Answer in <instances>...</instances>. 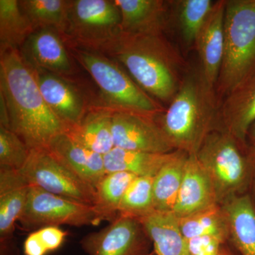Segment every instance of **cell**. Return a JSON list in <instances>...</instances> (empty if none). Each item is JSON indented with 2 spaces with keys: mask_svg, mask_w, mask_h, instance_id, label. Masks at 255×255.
Wrapping results in <instances>:
<instances>
[{
  "mask_svg": "<svg viewBox=\"0 0 255 255\" xmlns=\"http://www.w3.org/2000/svg\"><path fill=\"white\" fill-rule=\"evenodd\" d=\"M0 94L4 97L9 129L32 149L46 148L68 129L47 105L31 69L19 50L0 54Z\"/></svg>",
  "mask_w": 255,
  "mask_h": 255,
  "instance_id": "1",
  "label": "cell"
},
{
  "mask_svg": "<svg viewBox=\"0 0 255 255\" xmlns=\"http://www.w3.org/2000/svg\"><path fill=\"white\" fill-rule=\"evenodd\" d=\"M106 55L122 65L146 93L167 105L189 67L164 34L122 33Z\"/></svg>",
  "mask_w": 255,
  "mask_h": 255,
  "instance_id": "2",
  "label": "cell"
},
{
  "mask_svg": "<svg viewBox=\"0 0 255 255\" xmlns=\"http://www.w3.org/2000/svg\"><path fill=\"white\" fill-rule=\"evenodd\" d=\"M220 105L200 66L189 65L175 96L159 115L158 124L174 150L196 154L220 124Z\"/></svg>",
  "mask_w": 255,
  "mask_h": 255,
  "instance_id": "3",
  "label": "cell"
},
{
  "mask_svg": "<svg viewBox=\"0 0 255 255\" xmlns=\"http://www.w3.org/2000/svg\"><path fill=\"white\" fill-rule=\"evenodd\" d=\"M224 37L219 99L255 75V0H226Z\"/></svg>",
  "mask_w": 255,
  "mask_h": 255,
  "instance_id": "4",
  "label": "cell"
},
{
  "mask_svg": "<svg viewBox=\"0 0 255 255\" xmlns=\"http://www.w3.org/2000/svg\"><path fill=\"white\" fill-rule=\"evenodd\" d=\"M71 54L100 89L107 108L155 119L165 109L132 80L122 65L103 53L71 47Z\"/></svg>",
  "mask_w": 255,
  "mask_h": 255,
  "instance_id": "5",
  "label": "cell"
},
{
  "mask_svg": "<svg viewBox=\"0 0 255 255\" xmlns=\"http://www.w3.org/2000/svg\"><path fill=\"white\" fill-rule=\"evenodd\" d=\"M196 156L212 182L218 204L247 194L254 159L229 132L223 128L210 132Z\"/></svg>",
  "mask_w": 255,
  "mask_h": 255,
  "instance_id": "6",
  "label": "cell"
},
{
  "mask_svg": "<svg viewBox=\"0 0 255 255\" xmlns=\"http://www.w3.org/2000/svg\"><path fill=\"white\" fill-rule=\"evenodd\" d=\"M121 24L114 0H70L65 42L106 55L122 34Z\"/></svg>",
  "mask_w": 255,
  "mask_h": 255,
  "instance_id": "7",
  "label": "cell"
},
{
  "mask_svg": "<svg viewBox=\"0 0 255 255\" xmlns=\"http://www.w3.org/2000/svg\"><path fill=\"white\" fill-rule=\"evenodd\" d=\"M103 221L95 206L52 194L30 186L26 205L18 222L23 229L38 230L47 226L82 227Z\"/></svg>",
  "mask_w": 255,
  "mask_h": 255,
  "instance_id": "8",
  "label": "cell"
},
{
  "mask_svg": "<svg viewBox=\"0 0 255 255\" xmlns=\"http://www.w3.org/2000/svg\"><path fill=\"white\" fill-rule=\"evenodd\" d=\"M20 173L30 186L94 206L95 189L65 167L47 148L32 149Z\"/></svg>",
  "mask_w": 255,
  "mask_h": 255,
  "instance_id": "9",
  "label": "cell"
},
{
  "mask_svg": "<svg viewBox=\"0 0 255 255\" xmlns=\"http://www.w3.org/2000/svg\"><path fill=\"white\" fill-rule=\"evenodd\" d=\"M147 242L151 241L138 219L119 216L80 243L88 255H147Z\"/></svg>",
  "mask_w": 255,
  "mask_h": 255,
  "instance_id": "10",
  "label": "cell"
},
{
  "mask_svg": "<svg viewBox=\"0 0 255 255\" xmlns=\"http://www.w3.org/2000/svg\"><path fill=\"white\" fill-rule=\"evenodd\" d=\"M155 119L114 111L112 133L114 147L149 153L167 154L173 152V146Z\"/></svg>",
  "mask_w": 255,
  "mask_h": 255,
  "instance_id": "11",
  "label": "cell"
},
{
  "mask_svg": "<svg viewBox=\"0 0 255 255\" xmlns=\"http://www.w3.org/2000/svg\"><path fill=\"white\" fill-rule=\"evenodd\" d=\"M30 68L47 105L68 131L78 125L90 111L80 90L65 77L40 69Z\"/></svg>",
  "mask_w": 255,
  "mask_h": 255,
  "instance_id": "12",
  "label": "cell"
},
{
  "mask_svg": "<svg viewBox=\"0 0 255 255\" xmlns=\"http://www.w3.org/2000/svg\"><path fill=\"white\" fill-rule=\"evenodd\" d=\"M30 185L19 171L0 167V255H19L14 233Z\"/></svg>",
  "mask_w": 255,
  "mask_h": 255,
  "instance_id": "13",
  "label": "cell"
},
{
  "mask_svg": "<svg viewBox=\"0 0 255 255\" xmlns=\"http://www.w3.org/2000/svg\"><path fill=\"white\" fill-rule=\"evenodd\" d=\"M65 43L63 37L55 30H36L20 48V54L30 68L68 78L75 73V68Z\"/></svg>",
  "mask_w": 255,
  "mask_h": 255,
  "instance_id": "14",
  "label": "cell"
},
{
  "mask_svg": "<svg viewBox=\"0 0 255 255\" xmlns=\"http://www.w3.org/2000/svg\"><path fill=\"white\" fill-rule=\"evenodd\" d=\"M126 34H164L172 23V1L114 0Z\"/></svg>",
  "mask_w": 255,
  "mask_h": 255,
  "instance_id": "15",
  "label": "cell"
},
{
  "mask_svg": "<svg viewBox=\"0 0 255 255\" xmlns=\"http://www.w3.org/2000/svg\"><path fill=\"white\" fill-rule=\"evenodd\" d=\"M225 11L226 0L215 1L194 44L199 55L201 71L210 86L215 90L224 53Z\"/></svg>",
  "mask_w": 255,
  "mask_h": 255,
  "instance_id": "16",
  "label": "cell"
},
{
  "mask_svg": "<svg viewBox=\"0 0 255 255\" xmlns=\"http://www.w3.org/2000/svg\"><path fill=\"white\" fill-rule=\"evenodd\" d=\"M211 179L196 154H189L182 184L172 213L178 219L218 205Z\"/></svg>",
  "mask_w": 255,
  "mask_h": 255,
  "instance_id": "17",
  "label": "cell"
},
{
  "mask_svg": "<svg viewBox=\"0 0 255 255\" xmlns=\"http://www.w3.org/2000/svg\"><path fill=\"white\" fill-rule=\"evenodd\" d=\"M46 148L93 189H96L107 174L104 156L80 145L67 132L55 136Z\"/></svg>",
  "mask_w": 255,
  "mask_h": 255,
  "instance_id": "18",
  "label": "cell"
},
{
  "mask_svg": "<svg viewBox=\"0 0 255 255\" xmlns=\"http://www.w3.org/2000/svg\"><path fill=\"white\" fill-rule=\"evenodd\" d=\"M255 122V75L224 97L220 105V124L247 150L246 137Z\"/></svg>",
  "mask_w": 255,
  "mask_h": 255,
  "instance_id": "19",
  "label": "cell"
},
{
  "mask_svg": "<svg viewBox=\"0 0 255 255\" xmlns=\"http://www.w3.org/2000/svg\"><path fill=\"white\" fill-rule=\"evenodd\" d=\"M228 237L240 255H255V207L249 194L233 196L223 203Z\"/></svg>",
  "mask_w": 255,
  "mask_h": 255,
  "instance_id": "20",
  "label": "cell"
},
{
  "mask_svg": "<svg viewBox=\"0 0 255 255\" xmlns=\"http://www.w3.org/2000/svg\"><path fill=\"white\" fill-rule=\"evenodd\" d=\"M138 220L153 245L155 255H191L173 213L154 211Z\"/></svg>",
  "mask_w": 255,
  "mask_h": 255,
  "instance_id": "21",
  "label": "cell"
},
{
  "mask_svg": "<svg viewBox=\"0 0 255 255\" xmlns=\"http://www.w3.org/2000/svg\"><path fill=\"white\" fill-rule=\"evenodd\" d=\"M113 112L107 107L90 110L78 125L66 132L83 147L100 155H107L114 148Z\"/></svg>",
  "mask_w": 255,
  "mask_h": 255,
  "instance_id": "22",
  "label": "cell"
},
{
  "mask_svg": "<svg viewBox=\"0 0 255 255\" xmlns=\"http://www.w3.org/2000/svg\"><path fill=\"white\" fill-rule=\"evenodd\" d=\"M188 155L189 154L183 151L174 150L154 177L155 211L172 213L182 184Z\"/></svg>",
  "mask_w": 255,
  "mask_h": 255,
  "instance_id": "23",
  "label": "cell"
},
{
  "mask_svg": "<svg viewBox=\"0 0 255 255\" xmlns=\"http://www.w3.org/2000/svg\"><path fill=\"white\" fill-rule=\"evenodd\" d=\"M172 153H149L115 147L104 155L106 172H127L137 177H155Z\"/></svg>",
  "mask_w": 255,
  "mask_h": 255,
  "instance_id": "24",
  "label": "cell"
},
{
  "mask_svg": "<svg viewBox=\"0 0 255 255\" xmlns=\"http://www.w3.org/2000/svg\"><path fill=\"white\" fill-rule=\"evenodd\" d=\"M70 0H21L20 8L33 30H55L65 41Z\"/></svg>",
  "mask_w": 255,
  "mask_h": 255,
  "instance_id": "25",
  "label": "cell"
},
{
  "mask_svg": "<svg viewBox=\"0 0 255 255\" xmlns=\"http://www.w3.org/2000/svg\"><path fill=\"white\" fill-rule=\"evenodd\" d=\"M33 31L18 0H0V54L19 50Z\"/></svg>",
  "mask_w": 255,
  "mask_h": 255,
  "instance_id": "26",
  "label": "cell"
},
{
  "mask_svg": "<svg viewBox=\"0 0 255 255\" xmlns=\"http://www.w3.org/2000/svg\"><path fill=\"white\" fill-rule=\"evenodd\" d=\"M137 176L127 172L107 173L95 189L94 206L103 221L118 218L119 207L127 189Z\"/></svg>",
  "mask_w": 255,
  "mask_h": 255,
  "instance_id": "27",
  "label": "cell"
},
{
  "mask_svg": "<svg viewBox=\"0 0 255 255\" xmlns=\"http://www.w3.org/2000/svg\"><path fill=\"white\" fill-rule=\"evenodd\" d=\"M211 0L174 1L176 20L182 41L186 46H194L206 18L214 6Z\"/></svg>",
  "mask_w": 255,
  "mask_h": 255,
  "instance_id": "28",
  "label": "cell"
},
{
  "mask_svg": "<svg viewBox=\"0 0 255 255\" xmlns=\"http://www.w3.org/2000/svg\"><path fill=\"white\" fill-rule=\"evenodd\" d=\"M178 220L183 236L187 240L206 236L228 237L227 221L219 204Z\"/></svg>",
  "mask_w": 255,
  "mask_h": 255,
  "instance_id": "29",
  "label": "cell"
},
{
  "mask_svg": "<svg viewBox=\"0 0 255 255\" xmlns=\"http://www.w3.org/2000/svg\"><path fill=\"white\" fill-rule=\"evenodd\" d=\"M154 177L144 176L134 179L121 203L119 216L140 219L155 211Z\"/></svg>",
  "mask_w": 255,
  "mask_h": 255,
  "instance_id": "30",
  "label": "cell"
},
{
  "mask_svg": "<svg viewBox=\"0 0 255 255\" xmlns=\"http://www.w3.org/2000/svg\"><path fill=\"white\" fill-rule=\"evenodd\" d=\"M30 152L17 134L0 126V167L20 170L27 162Z\"/></svg>",
  "mask_w": 255,
  "mask_h": 255,
  "instance_id": "31",
  "label": "cell"
},
{
  "mask_svg": "<svg viewBox=\"0 0 255 255\" xmlns=\"http://www.w3.org/2000/svg\"><path fill=\"white\" fill-rule=\"evenodd\" d=\"M226 238L219 236H206L187 240L191 255H221Z\"/></svg>",
  "mask_w": 255,
  "mask_h": 255,
  "instance_id": "32",
  "label": "cell"
},
{
  "mask_svg": "<svg viewBox=\"0 0 255 255\" xmlns=\"http://www.w3.org/2000/svg\"><path fill=\"white\" fill-rule=\"evenodd\" d=\"M48 253L59 249L68 233L57 226H47L36 231Z\"/></svg>",
  "mask_w": 255,
  "mask_h": 255,
  "instance_id": "33",
  "label": "cell"
},
{
  "mask_svg": "<svg viewBox=\"0 0 255 255\" xmlns=\"http://www.w3.org/2000/svg\"><path fill=\"white\" fill-rule=\"evenodd\" d=\"M23 253L25 255H46L48 252L38 237L36 231L26 238L23 243Z\"/></svg>",
  "mask_w": 255,
  "mask_h": 255,
  "instance_id": "34",
  "label": "cell"
},
{
  "mask_svg": "<svg viewBox=\"0 0 255 255\" xmlns=\"http://www.w3.org/2000/svg\"><path fill=\"white\" fill-rule=\"evenodd\" d=\"M247 151L252 159H255V122L250 127L246 137Z\"/></svg>",
  "mask_w": 255,
  "mask_h": 255,
  "instance_id": "35",
  "label": "cell"
},
{
  "mask_svg": "<svg viewBox=\"0 0 255 255\" xmlns=\"http://www.w3.org/2000/svg\"><path fill=\"white\" fill-rule=\"evenodd\" d=\"M0 126L9 129V117L4 97L0 94Z\"/></svg>",
  "mask_w": 255,
  "mask_h": 255,
  "instance_id": "36",
  "label": "cell"
},
{
  "mask_svg": "<svg viewBox=\"0 0 255 255\" xmlns=\"http://www.w3.org/2000/svg\"><path fill=\"white\" fill-rule=\"evenodd\" d=\"M250 189H251L252 190V194H250V196H251L252 201H253L255 207V159H254V167H253V175H252Z\"/></svg>",
  "mask_w": 255,
  "mask_h": 255,
  "instance_id": "37",
  "label": "cell"
},
{
  "mask_svg": "<svg viewBox=\"0 0 255 255\" xmlns=\"http://www.w3.org/2000/svg\"><path fill=\"white\" fill-rule=\"evenodd\" d=\"M221 255H231L229 253H227V252L225 251L224 250H223L222 253H221Z\"/></svg>",
  "mask_w": 255,
  "mask_h": 255,
  "instance_id": "38",
  "label": "cell"
}]
</instances>
